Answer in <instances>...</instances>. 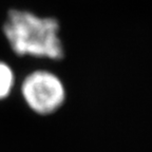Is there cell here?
Segmentation results:
<instances>
[{
	"label": "cell",
	"mask_w": 152,
	"mask_h": 152,
	"mask_svg": "<svg viewBox=\"0 0 152 152\" xmlns=\"http://www.w3.org/2000/svg\"><path fill=\"white\" fill-rule=\"evenodd\" d=\"M15 86V74L7 62L0 60V100L10 96Z\"/></svg>",
	"instance_id": "3"
},
{
	"label": "cell",
	"mask_w": 152,
	"mask_h": 152,
	"mask_svg": "<svg viewBox=\"0 0 152 152\" xmlns=\"http://www.w3.org/2000/svg\"><path fill=\"white\" fill-rule=\"evenodd\" d=\"M20 93L28 109L38 115H51L64 106L66 90L59 76L49 70H34L24 76Z\"/></svg>",
	"instance_id": "2"
},
{
	"label": "cell",
	"mask_w": 152,
	"mask_h": 152,
	"mask_svg": "<svg viewBox=\"0 0 152 152\" xmlns=\"http://www.w3.org/2000/svg\"><path fill=\"white\" fill-rule=\"evenodd\" d=\"M2 31L12 51L20 57L55 61L64 57L60 23L54 17L13 9L7 12Z\"/></svg>",
	"instance_id": "1"
}]
</instances>
